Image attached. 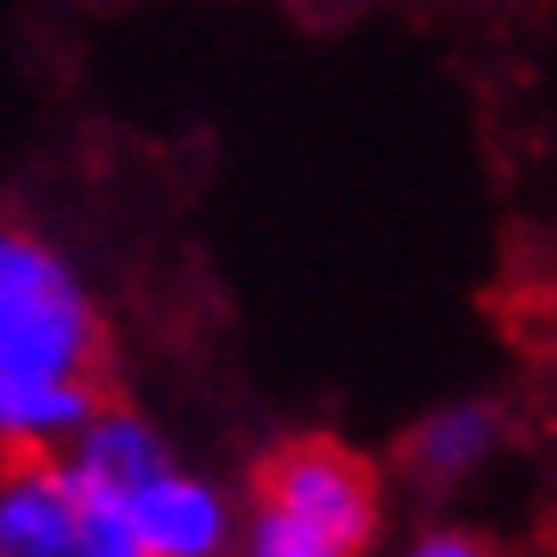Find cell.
Segmentation results:
<instances>
[{"instance_id":"cell-1","label":"cell","mask_w":557,"mask_h":557,"mask_svg":"<svg viewBox=\"0 0 557 557\" xmlns=\"http://www.w3.org/2000/svg\"><path fill=\"white\" fill-rule=\"evenodd\" d=\"M388 495L376 463L338 438H288L257 463L232 557H376Z\"/></svg>"},{"instance_id":"cell-2","label":"cell","mask_w":557,"mask_h":557,"mask_svg":"<svg viewBox=\"0 0 557 557\" xmlns=\"http://www.w3.org/2000/svg\"><path fill=\"white\" fill-rule=\"evenodd\" d=\"M107 370V320L82 270L51 238L0 226V376L95 382Z\"/></svg>"},{"instance_id":"cell-3","label":"cell","mask_w":557,"mask_h":557,"mask_svg":"<svg viewBox=\"0 0 557 557\" xmlns=\"http://www.w3.org/2000/svg\"><path fill=\"white\" fill-rule=\"evenodd\" d=\"M0 557H145L120 507L57 451L0 457Z\"/></svg>"},{"instance_id":"cell-4","label":"cell","mask_w":557,"mask_h":557,"mask_svg":"<svg viewBox=\"0 0 557 557\" xmlns=\"http://www.w3.org/2000/svg\"><path fill=\"white\" fill-rule=\"evenodd\" d=\"M113 507L145 557H232L238 545V502L176 457L113 495Z\"/></svg>"},{"instance_id":"cell-5","label":"cell","mask_w":557,"mask_h":557,"mask_svg":"<svg viewBox=\"0 0 557 557\" xmlns=\"http://www.w3.org/2000/svg\"><path fill=\"white\" fill-rule=\"evenodd\" d=\"M507 432H513V420L488 395H463V401L432 407L401 438V476L413 488H426V495H451L463 482H476L507 451Z\"/></svg>"},{"instance_id":"cell-6","label":"cell","mask_w":557,"mask_h":557,"mask_svg":"<svg viewBox=\"0 0 557 557\" xmlns=\"http://www.w3.org/2000/svg\"><path fill=\"white\" fill-rule=\"evenodd\" d=\"M95 382H38V376H0V457L20 451H63L70 432L95 413Z\"/></svg>"},{"instance_id":"cell-7","label":"cell","mask_w":557,"mask_h":557,"mask_svg":"<svg viewBox=\"0 0 557 557\" xmlns=\"http://www.w3.org/2000/svg\"><path fill=\"white\" fill-rule=\"evenodd\" d=\"M401 557H507L495 539H482V532H470V527H420L413 539L401 545Z\"/></svg>"}]
</instances>
